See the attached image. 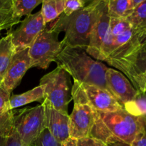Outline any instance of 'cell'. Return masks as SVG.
I'll return each mask as SVG.
<instances>
[{"mask_svg":"<svg viewBox=\"0 0 146 146\" xmlns=\"http://www.w3.org/2000/svg\"><path fill=\"white\" fill-rule=\"evenodd\" d=\"M107 3L98 0L66 16L63 13L53 21L50 29L59 34L65 32L62 40L64 46L86 48L88 46L94 25Z\"/></svg>","mask_w":146,"mask_h":146,"instance_id":"cell-1","label":"cell"},{"mask_svg":"<svg viewBox=\"0 0 146 146\" xmlns=\"http://www.w3.org/2000/svg\"><path fill=\"white\" fill-rule=\"evenodd\" d=\"M54 61L74 81L97 86L109 92L106 84L108 67L101 61L93 59L84 48L64 46Z\"/></svg>","mask_w":146,"mask_h":146,"instance_id":"cell-2","label":"cell"},{"mask_svg":"<svg viewBox=\"0 0 146 146\" xmlns=\"http://www.w3.org/2000/svg\"><path fill=\"white\" fill-rule=\"evenodd\" d=\"M101 122L111 136L131 145L136 135L146 131V115H135L124 108L109 112L98 111Z\"/></svg>","mask_w":146,"mask_h":146,"instance_id":"cell-3","label":"cell"},{"mask_svg":"<svg viewBox=\"0 0 146 146\" xmlns=\"http://www.w3.org/2000/svg\"><path fill=\"white\" fill-rule=\"evenodd\" d=\"M68 72L57 66L41 78L39 85L44 90V100L61 113L68 114V104L72 100L71 82Z\"/></svg>","mask_w":146,"mask_h":146,"instance_id":"cell-4","label":"cell"},{"mask_svg":"<svg viewBox=\"0 0 146 146\" xmlns=\"http://www.w3.org/2000/svg\"><path fill=\"white\" fill-rule=\"evenodd\" d=\"M13 125L22 146H34L44 127V111L41 105L13 110Z\"/></svg>","mask_w":146,"mask_h":146,"instance_id":"cell-5","label":"cell"},{"mask_svg":"<svg viewBox=\"0 0 146 146\" xmlns=\"http://www.w3.org/2000/svg\"><path fill=\"white\" fill-rule=\"evenodd\" d=\"M71 96L74 104H86L101 112L115 111L123 108L108 91L80 81H74L71 88Z\"/></svg>","mask_w":146,"mask_h":146,"instance_id":"cell-6","label":"cell"},{"mask_svg":"<svg viewBox=\"0 0 146 146\" xmlns=\"http://www.w3.org/2000/svg\"><path fill=\"white\" fill-rule=\"evenodd\" d=\"M58 33L46 27L29 48L30 68L47 69L62 51L63 41L58 40Z\"/></svg>","mask_w":146,"mask_h":146,"instance_id":"cell-7","label":"cell"},{"mask_svg":"<svg viewBox=\"0 0 146 146\" xmlns=\"http://www.w3.org/2000/svg\"><path fill=\"white\" fill-rule=\"evenodd\" d=\"M46 27L41 11L31 14L21 21L19 27L11 31V41L15 52L28 48L41 31Z\"/></svg>","mask_w":146,"mask_h":146,"instance_id":"cell-8","label":"cell"},{"mask_svg":"<svg viewBox=\"0 0 146 146\" xmlns=\"http://www.w3.org/2000/svg\"><path fill=\"white\" fill-rule=\"evenodd\" d=\"M96 112L88 105L74 104L68 121L70 138L76 140L91 138L96 121Z\"/></svg>","mask_w":146,"mask_h":146,"instance_id":"cell-9","label":"cell"},{"mask_svg":"<svg viewBox=\"0 0 146 146\" xmlns=\"http://www.w3.org/2000/svg\"><path fill=\"white\" fill-rule=\"evenodd\" d=\"M106 84L109 92L123 107L133 101L141 95L128 78L114 68H108L107 69Z\"/></svg>","mask_w":146,"mask_h":146,"instance_id":"cell-10","label":"cell"},{"mask_svg":"<svg viewBox=\"0 0 146 146\" xmlns=\"http://www.w3.org/2000/svg\"><path fill=\"white\" fill-rule=\"evenodd\" d=\"M30 65L29 48L14 53L0 87L11 95L13 90L20 84L24 74L30 68Z\"/></svg>","mask_w":146,"mask_h":146,"instance_id":"cell-11","label":"cell"},{"mask_svg":"<svg viewBox=\"0 0 146 146\" xmlns=\"http://www.w3.org/2000/svg\"><path fill=\"white\" fill-rule=\"evenodd\" d=\"M41 105L44 111V127L58 142L62 143L70 138L69 115L56 111L45 101H42Z\"/></svg>","mask_w":146,"mask_h":146,"instance_id":"cell-12","label":"cell"},{"mask_svg":"<svg viewBox=\"0 0 146 146\" xmlns=\"http://www.w3.org/2000/svg\"><path fill=\"white\" fill-rule=\"evenodd\" d=\"M107 3V2H106ZM111 17L108 14L107 4L104 7L101 15L94 25L90 36L88 46L86 48L87 54L97 61H101V52L110 25Z\"/></svg>","mask_w":146,"mask_h":146,"instance_id":"cell-13","label":"cell"},{"mask_svg":"<svg viewBox=\"0 0 146 146\" xmlns=\"http://www.w3.org/2000/svg\"><path fill=\"white\" fill-rule=\"evenodd\" d=\"M10 94L0 87V136H8L14 131V113L9 108Z\"/></svg>","mask_w":146,"mask_h":146,"instance_id":"cell-14","label":"cell"},{"mask_svg":"<svg viewBox=\"0 0 146 146\" xmlns=\"http://www.w3.org/2000/svg\"><path fill=\"white\" fill-rule=\"evenodd\" d=\"M44 100V90L41 86L38 85L33 89L18 95L10 96L9 99V110L15 109L19 107L23 106L30 103L35 101H41Z\"/></svg>","mask_w":146,"mask_h":146,"instance_id":"cell-15","label":"cell"},{"mask_svg":"<svg viewBox=\"0 0 146 146\" xmlns=\"http://www.w3.org/2000/svg\"><path fill=\"white\" fill-rule=\"evenodd\" d=\"M14 53L15 50L11 41V34L9 32L5 36L0 38V86Z\"/></svg>","mask_w":146,"mask_h":146,"instance_id":"cell-16","label":"cell"},{"mask_svg":"<svg viewBox=\"0 0 146 146\" xmlns=\"http://www.w3.org/2000/svg\"><path fill=\"white\" fill-rule=\"evenodd\" d=\"M108 14L111 18L126 19L133 11V0H108Z\"/></svg>","mask_w":146,"mask_h":146,"instance_id":"cell-17","label":"cell"},{"mask_svg":"<svg viewBox=\"0 0 146 146\" xmlns=\"http://www.w3.org/2000/svg\"><path fill=\"white\" fill-rule=\"evenodd\" d=\"M14 14L13 0H0V34L1 31L11 29L21 22Z\"/></svg>","mask_w":146,"mask_h":146,"instance_id":"cell-18","label":"cell"},{"mask_svg":"<svg viewBox=\"0 0 146 146\" xmlns=\"http://www.w3.org/2000/svg\"><path fill=\"white\" fill-rule=\"evenodd\" d=\"M41 4V12L46 24L56 19L65 9V0H43Z\"/></svg>","mask_w":146,"mask_h":146,"instance_id":"cell-19","label":"cell"},{"mask_svg":"<svg viewBox=\"0 0 146 146\" xmlns=\"http://www.w3.org/2000/svg\"><path fill=\"white\" fill-rule=\"evenodd\" d=\"M126 20L137 33H146V0L135 7Z\"/></svg>","mask_w":146,"mask_h":146,"instance_id":"cell-20","label":"cell"},{"mask_svg":"<svg viewBox=\"0 0 146 146\" xmlns=\"http://www.w3.org/2000/svg\"><path fill=\"white\" fill-rule=\"evenodd\" d=\"M43 0H14V14L16 18L21 19V17L28 16L31 14V11L38 5L41 4Z\"/></svg>","mask_w":146,"mask_h":146,"instance_id":"cell-21","label":"cell"},{"mask_svg":"<svg viewBox=\"0 0 146 146\" xmlns=\"http://www.w3.org/2000/svg\"><path fill=\"white\" fill-rule=\"evenodd\" d=\"M34 146H61V143L58 142L51 133L45 128L38 136Z\"/></svg>","mask_w":146,"mask_h":146,"instance_id":"cell-22","label":"cell"},{"mask_svg":"<svg viewBox=\"0 0 146 146\" xmlns=\"http://www.w3.org/2000/svg\"><path fill=\"white\" fill-rule=\"evenodd\" d=\"M134 88L138 91L141 95H144L146 93V73L133 76L130 78Z\"/></svg>","mask_w":146,"mask_h":146,"instance_id":"cell-23","label":"cell"},{"mask_svg":"<svg viewBox=\"0 0 146 146\" xmlns=\"http://www.w3.org/2000/svg\"><path fill=\"white\" fill-rule=\"evenodd\" d=\"M0 146H22L21 140L15 130L8 136H0Z\"/></svg>","mask_w":146,"mask_h":146,"instance_id":"cell-24","label":"cell"},{"mask_svg":"<svg viewBox=\"0 0 146 146\" xmlns=\"http://www.w3.org/2000/svg\"><path fill=\"white\" fill-rule=\"evenodd\" d=\"M82 0H65V9L64 14L68 16L77 10L84 7Z\"/></svg>","mask_w":146,"mask_h":146,"instance_id":"cell-25","label":"cell"},{"mask_svg":"<svg viewBox=\"0 0 146 146\" xmlns=\"http://www.w3.org/2000/svg\"><path fill=\"white\" fill-rule=\"evenodd\" d=\"M77 146H107L105 143L94 138H84L77 140Z\"/></svg>","mask_w":146,"mask_h":146,"instance_id":"cell-26","label":"cell"},{"mask_svg":"<svg viewBox=\"0 0 146 146\" xmlns=\"http://www.w3.org/2000/svg\"><path fill=\"white\" fill-rule=\"evenodd\" d=\"M131 146H146V131H143L136 135Z\"/></svg>","mask_w":146,"mask_h":146,"instance_id":"cell-27","label":"cell"},{"mask_svg":"<svg viewBox=\"0 0 146 146\" xmlns=\"http://www.w3.org/2000/svg\"><path fill=\"white\" fill-rule=\"evenodd\" d=\"M106 144L107 146H131L128 144H126L125 143L122 142V141H119V140L117 139L113 136H110L107 139Z\"/></svg>","mask_w":146,"mask_h":146,"instance_id":"cell-28","label":"cell"},{"mask_svg":"<svg viewBox=\"0 0 146 146\" xmlns=\"http://www.w3.org/2000/svg\"><path fill=\"white\" fill-rule=\"evenodd\" d=\"M137 40H138V42L140 46L146 50V33L138 34V36H137Z\"/></svg>","mask_w":146,"mask_h":146,"instance_id":"cell-29","label":"cell"},{"mask_svg":"<svg viewBox=\"0 0 146 146\" xmlns=\"http://www.w3.org/2000/svg\"><path fill=\"white\" fill-rule=\"evenodd\" d=\"M61 146H77V140L69 138L61 143Z\"/></svg>","mask_w":146,"mask_h":146,"instance_id":"cell-30","label":"cell"},{"mask_svg":"<svg viewBox=\"0 0 146 146\" xmlns=\"http://www.w3.org/2000/svg\"><path fill=\"white\" fill-rule=\"evenodd\" d=\"M98 1V0H82L83 3H84V6H87V5H89V4H92V3H94V1Z\"/></svg>","mask_w":146,"mask_h":146,"instance_id":"cell-31","label":"cell"},{"mask_svg":"<svg viewBox=\"0 0 146 146\" xmlns=\"http://www.w3.org/2000/svg\"><path fill=\"white\" fill-rule=\"evenodd\" d=\"M145 1V0H133V1L134 7H137L138 4H140L141 3H142L143 1Z\"/></svg>","mask_w":146,"mask_h":146,"instance_id":"cell-32","label":"cell"},{"mask_svg":"<svg viewBox=\"0 0 146 146\" xmlns=\"http://www.w3.org/2000/svg\"><path fill=\"white\" fill-rule=\"evenodd\" d=\"M103 1H106V2H107V1H108V0H103Z\"/></svg>","mask_w":146,"mask_h":146,"instance_id":"cell-33","label":"cell"},{"mask_svg":"<svg viewBox=\"0 0 146 146\" xmlns=\"http://www.w3.org/2000/svg\"><path fill=\"white\" fill-rule=\"evenodd\" d=\"M13 1H14V0H13Z\"/></svg>","mask_w":146,"mask_h":146,"instance_id":"cell-34","label":"cell"},{"mask_svg":"<svg viewBox=\"0 0 146 146\" xmlns=\"http://www.w3.org/2000/svg\"></svg>","mask_w":146,"mask_h":146,"instance_id":"cell-35","label":"cell"}]
</instances>
